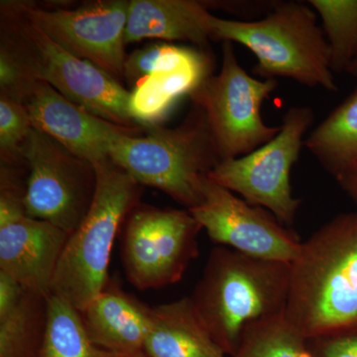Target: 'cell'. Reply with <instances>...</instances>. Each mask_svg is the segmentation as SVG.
<instances>
[{
  "instance_id": "cell-1",
  "label": "cell",
  "mask_w": 357,
  "mask_h": 357,
  "mask_svg": "<svg viewBox=\"0 0 357 357\" xmlns=\"http://www.w3.org/2000/svg\"><path fill=\"white\" fill-rule=\"evenodd\" d=\"M285 314L307 340L357 335V211L302 243L290 264Z\"/></svg>"
},
{
  "instance_id": "cell-2",
  "label": "cell",
  "mask_w": 357,
  "mask_h": 357,
  "mask_svg": "<svg viewBox=\"0 0 357 357\" xmlns=\"http://www.w3.org/2000/svg\"><path fill=\"white\" fill-rule=\"evenodd\" d=\"M289 288L290 264L218 246L190 297L211 337L230 357L249 325L285 312Z\"/></svg>"
},
{
  "instance_id": "cell-3",
  "label": "cell",
  "mask_w": 357,
  "mask_h": 357,
  "mask_svg": "<svg viewBox=\"0 0 357 357\" xmlns=\"http://www.w3.org/2000/svg\"><path fill=\"white\" fill-rule=\"evenodd\" d=\"M213 40L245 46L257 59L253 74L286 77L309 88L337 91L330 47L318 14L307 1H277L259 20H227L213 15Z\"/></svg>"
},
{
  "instance_id": "cell-4",
  "label": "cell",
  "mask_w": 357,
  "mask_h": 357,
  "mask_svg": "<svg viewBox=\"0 0 357 357\" xmlns=\"http://www.w3.org/2000/svg\"><path fill=\"white\" fill-rule=\"evenodd\" d=\"M1 45L34 81L44 82L68 100L105 121L142 128L129 112L130 91L107 72L72 55L21 10L16 1L0 6Z\"/></svg>"
},
{
  "instance_id": "cell-5",
  "label": "cell",
  "mask_w": 357,
  "mask_h": 357,
  "mask_svg": "<svg viewBox=\"0 0 357 357\" xmlns=\"http://www.w3.org/2000/svg\"><path fill=\"white\" fill-rule=\"evenodd\" d=\"M145 130L119 136L109 159L142 187L165 192L187 210L199 206L204 178L222 162L203 110L192 105L177 128Z\"/></svg>"
},
{
  "instance_id": "cell-6",
  "label": "cell",
  "mask_w": 357,
  "mask_h": 357,
  "mask_svg": "<svg viewBox=\"0 0 357 357\" xmlns=\"http://www.w3.org/2000/svg\"><path fill=\"white\" fill-rule=\"evenodd\" d=\"M95 199L79 227L68 238L52 282L51 295L77 311L109 283L110 255L119 229L139 204L142 185L110 159L93 163Z\"/></svg>"
},
{
  "instance_id": "cell-7",
  "label": "cell",
  "mask_w": 357,
  "mask_h": 357,
  "mask_svg": "<svg viewBox=\"0 0 357 357\" xmlns=\"http://www.w3.org/2000/svg\"><path fill=\"white\" fill-rule=\"evenodd\" d=\"M222 67L204 77L191 93L192 105L208 121L220 160L245 156L280 131L262 119L263 102L278 86L277 79L250 76L239 64L232 42H222Z\"/></svg>"
},
{
  "instance_id": "cell-8",
  "label": "cell",
  "mask_w": 357,
  "mask_h": 357,
  "mask_svg": "<svg viewBox=\"0 0 357 357\" xmlns=\"http://www.w3.org/2000/svg\"><path fill=\"white\" fill-rule=\"evenodd\" d=\"M314 119L311 107H290L273 139L245 156L220 162L208 178L292 227L301 199L293 196L291 171L300 158L305 135Z\"/></svg>"
},
{
  "instance_id": "cell-9",
  "label": "cell",
  "mask_w": 357,
  "mask_h": 357,
  "mask_svg": "<svg viewBox=\"0 0 357 357\" xmlns=\"http://www.w3.org/2000/svg\"><path fill=\"white\" fill-rule=\"evenodd\" d=\"M203 229L189 211L138 204L124 222L121 261L138 290L177 283L199 256Z\"/></svg>"
},
{
  "instance_id": "cell-10",
  "label": "cell",
  "mask_w": 357,
  "mask_h": 357,
  "mask_svg": "<svg viewBox=\"0 0 357 357\" xmlns=\"http://www.w3.org/2000/svg\"><path fill=\"white\" fill-rule=\"evenodd\" d=\"M23 158L28 167L26 213L50 222L70 236L95 199V164L35 128L26 141Z\"/></svg>"
},
{
  "instance_id": "cell-11",
  "label": "cell",
  "mask_w": 357,
  "mask_h": 357,
  "mask_svg": "<svg viewBox=\"0 0 357 357\" xmlns=\"http://www.w3.org/2000/svg\"><path fill=\"white\" fill-rule=\"evenodd\" d=\"M203 196L199 206L188 211L213 243L269 261L291 264L297 257L300 237L271 211L248 204L208 177Z\"/></svg>"
},
{
  "instance_id": "cell-12",
  "label": "cell",
  "mask_w": 357,
  "mask_h": 357,
  "mask_svg": "<svg viewBox=\"0 0 357 357\" xmlns=\"http://www.w3.org/2000/svg\"><path fill=\"white\" fill-rule=\"evenodd\" d=\"M21 10L42 31L72 55L123 79L129 1L100 0L75 9L47 10L18 2Z\"/></svg>"
},
{
  "instance_id": "cell-13",
  "label": "cell",
  "mask_w": 357,
  "mask_h": 357,
  "mask_svg": "<svg viewBox=\"0 0 357 357\" xmlns=\"http://www.w3.org/2000/svg\"><path fill=\"white\" fill-rule=\"evenodd\" d=\"M22 103L33 128L91 163L109 159L110 149L122 134H142L144 129L122 128L105 121L44 82L35 81Z\"/></svg>"
},
{
  "instance_id": "cell-14",
  "label": "cell",
  "mask_w": 357,
  "mask_h": 357,
  "mask_svg": "<svg viewBox=\"0 0 357 357\" xmlns=\"http://www.w3.org/2000/svg\"><path fill=\"white\" fill-rule=\"evenodd\" d=\"M69 236L56 225L26 213L0 222V270L28 292L48 298Z\"/></svg>"
},
{
  "instance_id": "cell-15",
  "label": "cell",
  "mask_w": 357,
  "mask_h": 357,
  "mask_svg": "<svg viewBox=\"0 0 357 357\" xmlns=\"http://www.w3.org/2000/svg\"><path fill=\"white\" fill-rule=\"evenodd\" d=\"M152 307L109 279L102 293L79 311L91 342L126 357L143 351Z\"/></svg>"
},
{
  "instance_id": "cell-16",
  "label": "cell",
  "mask_w": 357,
  "mask_h": 357,
  "mask_svg": "<svg viewBox=\"0 0 357 357\" xmlns=\"http://www.w3.org/2000/svg\"><path fill=\"white\" fill-rule=\"evenodd\" d=\"M213 15L197 0H131L126 45L146 39L188 42L208 52Z\"/></svg>"
},
{
  "instance_id": "cell-17",
  "label": "cell",
  "mask_w": 357,
  "mask_h": 357,
  "mask_svg": "<svg viewBox=\"0 0 357 357\" xmlns=\"http://www.w3.org/2000/svg\"><path fill=\"white\" fill-rule=\"evenodd\" d=\"M143 351L149 357H229L211 337L191 297L152 307Z\"/></svg>"
},
{
  "instance_id": "cell-18",
  "label": "cell",
  "mask_w": 357,
  "mask_h": 357,
  "mask_svg": "<svg viewBox=\"0 0 357 357\" xmlns=\"http://www.w3.org/2000/svg\"><path fill=\"white\" fill-rule=\"evenodd\" d=\"M211 58L177 69L160 70L143 79L130 91L129 112L140 128L161 126L178 98L190 93L211 74Z\"/></svg>"
},
{
  "instance_id": "cell-19",
  "label": "cell",
  "mask_w": 357,
  "mask_h": 357,
  "mask_svg": "<svg viewBox=\"0 0 357 357\" xmlns=\"http://www.w3.org/2000/svg\"><path fill=\"white\" fill-rule=\"evenodd\" d=\"M305 146L335 178L357 163V88L310 133Z\"/></svg>"
},
{
  "instance_id": "cell-20",
  "label": "cell",
  "mask_w": 357,
  "mask_h": 357,
  "mask_svg": "<svg viewBox=\"0 0 357 357\" xmlns=\"http://www.w3.org/2000/svg\"><path fill=\"white\" fill-rule=\"evenodd\" d=\"M38 357H126L91 342L81 314L55 295L47 298V323Z\"/></svg>"
},
{
  "instance_id": "cell-21",
  "label": "cell",
  "mask_w": 357,
  "mask_h": 357,
  "mask_svg": "<svg viewBox=\"0 0 357 357\" xmlns=\"http://www.w3.org/2000/svg\"><path fill=\"white\" fill-rule=\"evenodd\" d=\"M230 357H314V354L309 340L283 312L249 325Z\"/></svg>"
},
{
  "instance_id": "cell-22",
  "label": "cell",
  "mask_w": 357,
  "mask_h": 357,
  "mask_svg": "<svg viewBox=\"0 0 357 357\" xmlns=\"http://www.w3.org/2000/svg\"><path fill=\"white\" fill-rule=\"evenodd\" d=\"M47 323V298L26 291L20 304L0 321V357H38Z\"/></svg>"
},
{
  "instance_id": "cell-23",
  "label": "cell",
  "mask_w": 357,
  "mask_h": 357,
  "mask_svg": "<svg viewBox=\"0 0 357 357\" xmlns=\"http://www.w3.org/2000/svg\"><path fill=\"white\" fill-rule=\"evenodd\" d=\"M323 23L333 74L347 72L357 58V0L307 1Z\"/></svg>"
},
{
  "instance_id": "cell-24",
  "label": "cell",
  "mask_w": 357,
  "mask_h": 357,
  "mask_svg": "<svg viewBox=\"0 0 357 357\" xmlns=\"http://www.w3.org/2000/svg\"><path fill=\"white\" fill-rule=\"evenodd\" d=\"M208 57H211L208 52L198 48L156 42L128 55L123 79L134 86L154 73L177 69Z\"/></svg>"
},
{
  "instance_id": "cell-25",
  "label": "cell",
  "mask_w": 357,
  "mask_h": 357,
  "mask_svg": "<svg viewBox=\"0 0 357 357\" xmlns=\"http://www.w3.org/2000/svg\"><path fill=\"white\" fill-rule=\"evenodd\" d=\"M31 119L22 102L0 95V155L1 165L25 163L23 149L33 130Z\"/></svg>"
},
{
  "instance_id": "cell-26",
  "label": "cell",
  "mask_w": 357,
  "mask_h": 357,
  "mask_svg": "<svg viewBox=\"0 0 357 357\" xmlns=\"http://www.w3.org/2000/svg\"><path fill=\"white\" fill-rule=\"evenodd\" d=\"M34 82L25 74L8 52L0 48V95L22 102Z\"/></svg>"
},
{
  "instance_id": "cell-27",
  "label": "cell",
  "mask_w": 357,
  "mask_h": 357,
  "mask_svg": "<svg viewBox=\"0 0 357 357\" xmlns=\"http://www.w3.org/2000/svg\"><path fill=\"white\" fill-rule=\"evenodd\" d=\"M309 342L314 357H357V335Z\"/></svg>"
},
{
  "instance_id": "cell-28",
  "label": "cell",
  "mask_w": 357,
  "mask_h": 357,
  "mask_svg": "<svg viewBox=\"0 0 357 357\" xmlns=\"http://www.w3.org/2000/svg\"><path fill=\"white\" fill-rule=\"evenodd\" d=\"M25 292L20 282L0 270V321L6 319L18 307Z\"/></svg>"
},
{
  "instance_id": "cell-29",
  "label": "cell",
  "mask_w": 357,
  "mask_h": 357,
  "mask_svg": "<svg viewBox=\"0 0 357 357\" xmlns=\"http://www.w3.org/2000/svg\"><path fill=\"white\" fill-rule=\"evenodd\" d=\"M335 180L342 191L357 204V163Z\"/></svg>"
},
{
  "instance_id": "cell-30",
  "label": "cell",
  "mask_w": 357,
  "mask_h": 357,
  "mask_svg": "<svg viewBox=\"0 0 357 357\" xmlns=\"http://www.w3.org/2000/svg\"><path fill=\"white\" fill-rule=\"evenodd\" d=\"M347 73L351 75V76L357 77V58L354 60V62L352 63L351 68L347 70Z\"/></svg>"
},
{
  "instance_id": "cell-31",
  "label": "cell",
  "mask_w": 357,
  "mask_h": 357,
  "mask_svg": "<svg viewBox=\"0 0 357 357\" xmlns=\"http://www.w3.org/2000/svg\"><path fill=\"white\" fill-rule=\"evenodd\" d=\"M129 357H149V356H148L147 354H145L144 351H140V352H138V354H134V356H129Z\"/></svg>"
}]
</instances>
